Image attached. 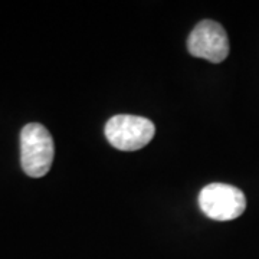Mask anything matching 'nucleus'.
I'll list each match as a JSON object with an SVG mask.
<instances>
[{"label":"nucleus","instance_id":"nucleus-1","mask_svg":"<svg viewBox=\"0 0 259 259\" xmlns=\"http://www.w3.org/2000/svg\"><path fill=\"white\" fill-rule=\"evenodd\" d=\"M55 147L54 140L42 124L30 122L20 133V161L30 177H44L51 170Z\"/></svg>","mask_w":259,"mask_h":259},{"label":"nucleus","instance_id":"nucleus-2","mask_svg":"<svg viewBox=\"0 0 259 259\" xmlns=\"http://www.w3.org/2000/svg\"><path fill=\"white\" fill-rule=\"evenodd\" d=\"M202 212L213 221L228 222L239 218L246 209V197L238 187L223 183H212L199 194Z\"/></svg>","mask_w":259,"mask_h":259},{"label":"nucleus","instance_id":"nucleus-3","mask_svg":"<svg viewBox=\"0 0 259 259\" xmlns=\"http://www.w3.org/2000/svg\"><path fill=\"white\" fill-rule=\"evenodd\" d=\"M156 133L154 124L144 117L115 115L105 125V137L112 147L122 151H136L146 147Z\"/></svg>","mask_w":259,"mask_h":259},{"label":"nucleus","instance_id":"nucleus-4","mask_svg":"<svg viewBox=\"0 0 259 259\" xmlns=\"http://www.w3.org/2000/svg\"><path fill=\"white\" fill-rule=\"evenodd\" d=\"M189 52L213 64H221L229 55V39L222 25L214 20H202L187 39Z\"/></svg>","mask_w":259,"mask_h":259}]
</instances>
